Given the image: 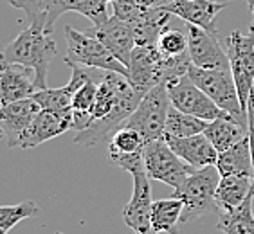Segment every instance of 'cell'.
<instances>
[{"mask_svg": "<svg viewBox=\"0 0 254 234\" xmlns=\"http://www.w3.org/2000/svg\"><path fill=\"white\" fill-rule=\"evenodd\" d=\"M141 99L142 94L132 87L127 76L105 70L98 83V98L90 112V124L81 132H76L72 141L85 148L105 141L118 128L125 126Z\"/></svg>", "mask_w": 254, "mask_h": 234, "instance_id": "1", "label": "cell"}, {"mask_svg": "<svg viewBox=\"0 0 254 234\" xmlns=\"http://www.w3.org/2000/svg\"><path fill=\"white\" fill-rule=\"evenodd\" d=\"M7 61L27 65L34 70L36 87L47 88V72L49 65L56 54V42L53 33L45 31L40 25L29 24L11 44L0 51Z\"/></svg>", "mask_w": 254, "mask_h": 234, "instance_id": "2", "label": "cell"}, {"mask_svg": "<svg viewBox=\"0 0 254 234\" xmlns=\"http://www.w3.org/2000/svg\"><path fill=\"white\" fill-rule=\"evenodd\" d=\"M220 182V173L216 166L193 170L182 182L181 187L173 189V195L184 202V211L181 224H188L191 220L200 218L204 215H218L222 211L216 200V187Z\"/></svg>", "mask_w": 254, "mask_h": 234, "instance_id": "3", "label": "cell"}, {"mask_svg": "<svg viewBox=\"0 0 254 234\" xmlns=\"http://www.w3.org/2000/svg\"><path fill=\"white\" fill-rule=\"evenodd\" d=\"M65 38H67V54L65 63H78L81 67L101 68L110 72H119L128 78V67L123 65L105 45L99 42V38L94 34V31L81 33L74 27H65Z\"/></svg>", "mask_w": 254, "mask_h": 234, "instance_id": "4", "label": "cell"}, {"mask_svg": "<svg viewBox=\"0 0 254 234\" xmlns=\"http://www.w3.org/2000/svg\"><path fill=\"white\" fill-rule=\"evenodd\" d=\"M188 76L196 87H200L213 101L225 110L227 114L235 117L236 121L247 126V112L242 108V103L238 98L235 78L231 70L222 68H200L191 63L188 68Z\"/></svg>", "mask_w": 254, "mask_h": 234, "instance_id": "5", "label": "cell"}, {"mask_svg": "<svg viewBox=\"0 0 254 234\" xmlns=\"http://www.w3.org/2000/svg\"><path fill=\"white\" fill-rule=\"evenodd\" d=\"M170 108L171 101L168 96L166 83H159L142 96L141 103L137 105V108L133 110L132 116L128 117V121L125 124L135 128L137 132L146 139V142L162 139Z\"/></svg>", "mask_w": 254, "mask_h": 234, "instance_id": "6", "label": "cell"}, {"mask_svg": "<svg viewBox=\"0 0 254 234\" xmlns=\"http://www.w3.org/2000/svg\"><path fill=\"white\" fill-rule=\"evenodd\" d=\"M144 170L152 180H161L173 189L181 187L186 176L195 170L186 161H182L170 144L162 139L148 141L144 146Z\"/></svg>", "mask_w": 254, "mask_h": 234, "instance_id": "7", "label": "cell"}, {"mask_svg": "<svg viewBox=\"0 0 254 234\" xmlns=\"http://www.w3.org/2000/svg\"><path fill=\"white\" fill-rule=\"evenodd\" d=\"M227 56L231 61V74L235 78L242 108L247 112L249 98L254 90V36H245L233 31L225 42Z\"/></svg>", "mask_w": 254, "mask_h": 234, "instance_id": "8", "label": "cell"}, {"mask_svg": "<svg viewBox=\"0 0 254 234\" xmlns=\"http://www.w3.org/2000/svg\"><path fill=\"white\" fill-rule=\"evenodd\" d=\"M166 87L171 107L181 110V112L200 117L204 121H213V119H218V117L231 116L225 110H222L200 87H196L188 74L168 81Z\"/></svg>", "mask_w": 254, "mask_h": 234, "instance_id": "9", "label": "cell"}, {"mask_svg": "<svg viewBox=\"0 0 254 234\" xmlns=\"http://www.w3.org/2000/svg\"><path fill=\"white\" fill-rule=\"evenodd\" d=\"M128 81L142 96L159 83H166L164 56L157 45H135L128 63Z\"/></svg>", "mask_w": 254, "mask_h": 234, "instance_id": "10", "label": "cell"}, {"mask_svg": "<svg viewBox=\"0 0 254 234\" xmlns=\"http://www.w3.org/2000/svg\"><path fill=\"white\" fill-rule=\"evenodd\" d=\"M132 198L123 209V220L135 234H155L152 227V185L146 171L133 173Z\"/></svg>", "mask_w": 254, "mask_h": 234, "instance_id": "11", "label": "cell"}, {"mask_svg": "<svg viewBox=\"0 0 254 234\" xmlns=\"http://www.w3.org/2000/svg\"><path fill=\"white\" fill-rule=\"evenodd\" d=\"M188 25V42H190L191 63L200 68H222L231 70V61L227 51L222 49L216 33L205 31L193 24Z\"/></svg>", "mask_w": 254, "mask_h": 234, "instance_id": "12", "label": "cell"}, {"mask_svg": "<svg viewBox=\"0 0 254 234\" xmlns=\"http://www.w3.org/2000/svg\"><path fill=\"white\" fill-rule=\"evenodd\" d=\"M36 90V76L27 65L13 63L0 54V107L7 103L33 98Z\"/></svg>", "mask_w": 254, "mask_h": 234, "instance_id": "13", "label": "cell"}, {"mask_svg": "<svg viewBox=\"0 0 254 234\" xmlns=\"http://www.w3.org/2000/svg\"><path fill=\"white\" fill-rule=\"evenodd\" d=\"M40 110L42 107L34 98H25L0 107V139H5L7 148H18L20 137Z\"/></svg>", "mask_w": 254, "mask_h": 234, "instance_id": "14", "label": "cell"}, {"mask_svg": "<svg viewBox=\"0 0 254 234\" xmlns=\"http://www.w3.org/2000/svg\"><path fill=\"white\" fill-rule=\"evenodd\" d=\"M72 68V76L68 79V83L65 87L60 88H40L36 90L33 98L40 103V107L44 110H49V112L56 114V116L64 117L72 121V98L76 90H78L81 85L90 78V74L85 70V67L78 63H67Z\"/></svg>", "mask_w": 254, "mask_h": 234, "instance_id": "15", "label": "cell"}, {"mask_svg": "<svg viewBox=\"0 0 254 234\" xmlns=\"http://www.w3.org/2000/svg\"><path fill=\"white\" fill-rule=\"evenodd\" d=\"M94 34L99 38L105 47L121 61L123 65L130 63L132 53L135 49V34H133L132 25L118 18V16H110L99 27H94Z\"/></svg>", "mask_w": 254, "mask_h": 234, "instance_id": "16", "label": "cell"}, {"mask_svg": "<svg viewBox=\"0 0 254 234\" xmlns=\"http://www.w3.org/2000/svg\"><path fill=\"white\" fill-rule=\"evenodd\" d=\"M164 141L170 144V148L181 157L182 161H186L190 166L195 170L207 166H215L218 159V151L213 146V142L205 137V133H196L190 137H171L164 135Z\"/></svg>", "mask_w": 254, "mask_h": 234, "instance_id": "17", "label": "cell"}, {"mask_svg": "<svg viewBox=\"0 0 254 234\" xmlns=\"http://www.w3.org/2000/svg\"><path fill=\"white\" fill-rule=\"evenodd\" d=\"M171 15L182 18L186 24H193L205 31L216 33V15L225 7V4L216 0H170L164 4Z\"/></svg>", "mask_w": 254, "mask_h": 234, "instance_id": "18", "label": "cell"}, {"mask_svg": "<svg viewBox=\"0 0 254 234\" xmlns=\"http://www.w3.org/2000/svg\"><path fill=\"white\" fill-rule=\"evenodd\" d=\"M68 130H72V121L64 119V117H60L56 114L42 108L38 112V116L34 117L33 122L22 133V137H20L18 141V148L20 150L36 148L40 144L54 139V137L68 132Z\"/></svg>", "mask_w": 254, "mask_h": 234, "instance_id": "19", "label": "cell"}, {"mask_svg": "<svg viewBox=\"0 0 254 234\" xmlns=\"http://www.w3.org/2000/svg\"><path fill=\"white\" fill-rule=\"evenodd\" d=\"M171 13L164 5H155V7H144L141 15L133 22H130L135 34L137 45H157V40L166 27H170Z\"/></svg>", "mask_w": 254, "mask_h": 234, "instance_id": "20", "label": "cell"}, {"mask_svg": "<svg viewBox=\"0 0 254 234\" xmlns=\"http://www.w3.org/2000/svg\"><path fill=\"white\" fill-rule=\"evenodd\" d=\"M216 170L220 176L242 175L254 178V164H253V151H251L249 135L244 137L240 142L233 144L225 151L218 153L216 159Z\"/></svg>", "mask_w": 254, "mask_h": 234, "instance_id": "21", "label": "cell"}, {"mask_svg": "<svg viewBox=\"0 0 254 234\" xmlns=\"http://www.w3.org/2000/svg\"><path fill=\"white\" fill-rule=\"evenodd\" d=\"M13 7H18L27 15L33 25H40L53 33L54 24L60 16L67 13L65 0H7Z\"/></svg>", "mask_w": 254, "mask_h": 234, "instance_id": "22", "label": "cell"}, {"mask_svg": "<svg viewBox=\"0 0 254 234\" xmlns=\"http://www.w3.org/2000/svg\"><path fill=\"white\" fill-rule=\"evenodd\" d=\"M254 189L235 209H222L216 215V227L224 234H254Z\"/></svg>", "mask_w": 254, "mask_h": 234, "instance_id": "23", "label": "cell"}, {"mask_svg": "<svg viewBox=\"0 0 254 234\" xmlns=\"http://www.w3.org/2000/svg\"><path fill=\"white\" fill-rule=\"evenodd\" d=\"M204 133L213 142L216 151L220 153V151H225L233 144L240 142L244 137H247V126L236 121L233 116H224L207 122Z\"/></svg>", "mask_w": 254, "mask_h": 234, "instance_id": "24", "label": "cell"}, {"mask_svg": "<svg viewBox=\"0 0 254 234\" xmlns=\"http://www.w3.org/2000/svg\"><path fill=\"white\" fill-rule=\"evenodd\" d=\"M254 189V180L251 176L229 175L220 176L216 187V200L222 209H235L251 195Z\"/></svg>", "mask_w": 254, "mask_h": 234, "instance_id": "25", "label": "cell"}, {"mask_svg": "<svg viewBox=\"0 0 254 234\" xmlns=\"http://www.w3.org/2000/svg\"><path fill=\"white\" fill-rule=\"evenodd\" d=\"M184 211V202L181 198H162L155 200L152 205V227L153 233L179 234V224Z\"/></svg>", "mask_w": 254, "mask_h": 234, "instance_id": "26", "label": "cell"}, {"mask_svg": "<svg viewBox=\"0 0 254 234\" xmlns=\"http://www.w3.org/2000/svg\"><path fill=\"white\" fill-rule=\"evenodd\" d=\"M209 121H204L200 117L190 116V114H184L181 110L171 107L170 114H168L166 119V128H164V135L171 137H190L196 135V133H202L207 126Z\"/></svg>", "mask_w": 254, "mask_h": 234, "instance_id": "27", "label": "cell"}, {"mask_svg": "<svg viewBox=\"0 0 254 234\" xmlns=\"http://www.w3.org/2000/svg\"><path fill=\"white\" fill-rule=\"evenodd\" d=\"M146 146V139L137 132L135 128L121 126L110 137V144H108V153H135L142 151Z\"/></svg>", "mask_w": 254, "mask_h": 234, "instance_id": "28", "label": "cell"}, {"mask_svg": "<svg viewBox=\"0 0 254 234\" xmlns=\"http://www.w3.org/2000/svg\"><path fill=\"white\" fill-rule=\"evenodd\" d=\"M67 11H74L83 15L94 24V27H99L108 20L107 15V0H65Z\"/></svg>", "mask_w": 254, "mask_h": 234, "instance_id": "29", "label": "cell"}, {"mask_svg": "<svg viewBox=\"0 0 254 234\" xmlns=\"http://www.w3.org/2000/svg\"><path fill=\"white\" fill-rule=\"evenodd\" d=\"M38 213V204L33 200H24L15 205H0V227L11 231L22 220L31 218Z\"/></svg>", "mask_w": 254, "mask_h": 234, "instance_id": "30", "label": "cell"}, {"mask_svg": "<svg viewBox=\"0 0 254 234\" xmlns=\"http://www.w3.org/2000/svg\"><path fill=\"white\" fill-rule=\"evenodd\" d=\"M157 49L162 56H182L190 53V42H188V33H182L179 29H166L162 31L159 40H157Z\"/></svg>", "mask_w": 254, "mask_h": 234, "instance_id": "31", "label": "cell"}, {"mask_svg": "<svg viewBox=\"0 0 254 234\" xmlns=\"http://www.w3.org/2000/svg\"><path fill=\"white\" fill-rule=\"evenodd\" d=\"M142 151H135V153H108V159H110L114 166L121 168V170L128 171L130 175H133L137 171H146L144 170V153Z\"/></svg>", "mask_w": 254, "mask_h": 234, "instance_id": "32", "label": "cell"}, {"mask_svg": "<svg viewBox=\"0 0 254 234\" xmlns=\"http://www.w3.org/2000/svg\"><path fill=\"white\" fill-rule=\"evenodd\" d=\"M112 9H114V16L125 20V22H133L137 16L141 15V11L144 9L142 5H139L135 0H112Z\"/></svg>", "mask_w": 254, "mask_h": 234, "instance_id": "33", "label": "cell"}, {"mask_svg": "<svg viewBox=\"0 0 254 234\" xmlns=\"http://www.w3.org/2000/svg\"><path fill=\"white\" fill-rule=\"evenodd\" d=\"M247 135H249L251 151H253V164H254V90L249 98V105H247Z\"/></svg>", "mask_w": 254, "mask_h": 234, "instance_id": "34", "label": "cell"}, {"mask_svg": "<svg viewBox=\"0 0 254 234\" xmlns=\"http://www.w3.org/2000/svg\"><path fill=\"white\" fill-rule=\"evenodd\" d=\"M135 2L142 7H155V5H164L166 0H135Z\"/></svg>", "mask_w": 254, "mask_h": 234, "instance_id": "35", "label": "cell"}, {"mask_svg": "<svg viewBox=\"0 0 254 234\" xmlns=\"http://www.w3.org/2000/svg\"><path fill=\"white\" fill-rule=\"evenodd\" d=\"M244 2H245L247 5H249V9H251V11H254V0H244Z\"/></svg>", "mask_w": 254, "mask_h": 234, "instance_id": "36", "label": "cell"}, {"mask_svg": "<svg viewBox=\"0 0 254 234\" xmlns=\"http://www.w3.org/2000/svg\"><path fill=\"white\" fill-rule=\"evenodd\" d=\"M0 234H7V231H5V229H2V227H0Z\"/></svg>", "mask_w": 254, "mask_h": 234, "instance_id": "37", "label": "cell"}, {"mask_svg": "<svg viewBox=\"0 0 254 234\" xmlns=\"http://www.w3.org/2000/svg\"><path fill=\"white\" fill-rule=\"evenodd\" d=\"M54 234H62V233H54Z\"/></svg>", "mask_w": 254, "mask_h": 234, "instance_id": "38", "label": "cell"}, {"mask_svg": "<svg viewBox=\"0 0 254 234\" xmlns=\"http://www.w3.org/2000/svg\"><path fill=\"white\" fill-rule=\"evenodd\" d=\"M107 2H112V0H107Z\"/></svg>", "mask_w": 254, "mask_h": 234, "instance_id": "39", "label": "cell"}, {"mask_svg": "<svg viewBox=\"0 0 254 234\" xmlns=\"http://www.w3.org/2000/svg\"><path fill=\"white\" fill-rule=\"evenodd\" d=\"M166 2H170V0H166ZM166 2H164V4H166Z\"/></svg>", "mask_w": 254, "mask_h": 234, "instance_id": "40", "label": "cell"}]
</instances>
